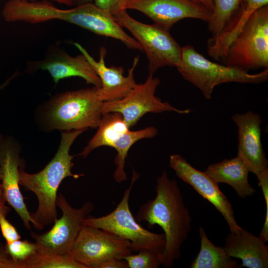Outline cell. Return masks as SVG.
Returning a JSON list of instances; mask_svg holds the SVG:
<instances>
[{
  "mask_svg": "<svg viewBox=\"0 0 268 268\" xmlns=\"http://www.w3.org/2000/svg\"><path fill=\"white\" fill-rule=\"evenodd\" d=\"M227 66L248 71L268 67V5L257 10L234 39Z\"/></svg>",
  "mask_w": 268,
  "mask_h": 268,
  "instance_id": "obj_8",
  "label": "cell"
},
{
  "mask_svg": "<svg viewBox=\"0 0 268 268\" xmlns=\"http://www.w3.org/2000/svg\"><path fill=\"white\" fill-rule=\"evenodd\" d=\"M125 8L141 12L168 31L182 19L195 18L208 22L211 15L197 0H128Z\"/></svg>",
  "mask_w": 268,
  "mask_h": 268,
  "instance_id": "obj_12",
  "label": "cell"
},
{
  "mask_svg": "<svg viewBox=\"0 0 268 268\" xmlns=\"http://www.w3.org/2000/svg\"><path fill=\"white\" fill-rule=\"evenodd\" d=\"M5 247L12 259L19 263L37 251L35 243L20 239L6 243Z\"/></svg>",
  "mask_w": 268,
  "mask_h": 268,
  "instance_id": "obj_27",
  "label": "cell"
},
{
  "mask_svg": "<svg viewBox=\"0 0 268 268\" xmlns=\"http://www.w3.org/2000/svg\"><path fill=\"white\" fill-rule=\"evenodd\" d=\"M201 3L204 6L209 10L211 13L213 10V2L212 0H197Z\"/></svg>",
  "mask_w": 268,
  "mask_h": 268,
  "instance_id": "obj_35",
  "label": "cell"
},
{
  "mask_svg": "<svg viewBox=\"0 0 268 268\" xmlns=\"http://www.w3.org/2000/svg\"><path fill=\"white\" fill-rule=\"evenodd\" d=\"M157 134V130L152 126L137 131L128 130L113 144L112 147L117 151L114 159L116 167L113 177L117 183H120L127 180V175L124 168L126 159L130 148L137 141L144 138H153Z\"/></svg>",
  "mask_w": 268,
  "mask_h": 268,
  "instance_id": "obj_23",
  "label": "cell"
},
{
  "mask_svg": "<svg viewBox=\"0 0 268 268\" xmlns=\"http://www.w3.org/2000/svg\"><path fill=\"white\" fill-rule=\"evenodd\" d=\"M86 130L63 132L59 148L55 156L40 171L28 173L24 165L19 168V185L27 191L33 193L38 200L36 211L31 213L34 224L38 230L54 222L57 218L56 201L59 187L66 178L77 179L81 174H73V156L69 153L70 147L76 139Z\"/></svg>",
  "mask_w": 268,
  "mask_h": 268,
  "instance_id": "obj_2",
  "label": "cell"
},
{
  "mask_svg": "<svg viewBox=\"0 0 268 268\" xmlns=\"http://www.w3.org/2000/svg\"><path fill=\"white\" fill-rule=\"evenodd\" d=\"M186 80L198 88L206 99L212 98L214 88L221 84L260 83L268 78V68L257 73L211 62L191 45L182 47L181 62L176 67Z\"/></svg>",
  "mask_w": 268,
  "mask_h": 268,
  "instance_id": "obj_5",
  "label": "cell"
},
{
  "mask_svg": "<svg viewBox=\"0 0 268 268\" xmlns=\"http://www.w3.org/2000/svg\"><path fill=\"white\" fill-rule=\"evenodd\" d=\"M0 268H20V264L12 259L5 245L0 242Z\"/></svg>",
  "mask_w": 268,
  "mask_h": 268,
  "instance_id": "obj_31",
  "label": "cell"
},
{
  "mask_svg": "<svg viewBox=\"0 0 268 268\" xmlns=\"http://www.w3.org/2000/svg\"><path fill=\"white\" fill-rule=\"evenodd\" d=\"M0 179H1V169H0Z\"/></svg>",
  "mask_w": 268,
  "mask_h": 268,
  "instance_id": "obj_38",
  "label": "cell"
},
{
  "mask_svg": "<svg viewBox=\"0 0 268 268\" xmlns=\"http://www.w3.org/2000/svg\"><path fill=\"white\" fill-rule=\"evenodd\" d=\"M159 79L149 74L144 82L135 86L123 98L112 101L103 102L102 113H120L129 128L134 126L140 119L148 113H160L174 112L179 114H188L191 109H179L167 102H163L155 96Z\"/></svg>",
  "mask_w": 268,
  "mask_h": 268,
  "instance_id": "obj_11",
  "label": "cell"
},
{
  "mask_svg": "<svg viewBox=\"0 0 268 268\" xmlns=\"http://www.w3.org/2000/svg\"><path fill=\"white\" fill-rule=\"evenodd\" d=\"M100 268H129V266L125 259L113 258L103 263Z\"/></svg>",
  "mask_w": 268,
  "mask_h": 268,
  "instance_id": "obj_32",
  "label": "cell"
},
{
  "mask_svg": "<svg viewBox=\"0 0 268 268\" xmlns=\"http://www.w3.org/2000/svg\"><path fill=\"white\" fill-rule=\"evenodd\" d=\"M18 143L10 137L0 141V183L6 200L19 216L25 227L31 229L34 220L28 211L19 188V168L23 164Z\"/></svg>",
  "mask_w": 268,
  "mask_h": 268,
  "instance_id": "obj_14",
  "label": "cell"
},
{
  "mask_svg": "<svg viewBox=\"0 0 268 268\" xmlns=\"http://www.w3.org/2000/svg\"><path fill=\"white\" fill-rule=\"evenodd\" d=\"M6 202V201L3 195L1 183L0 182V208H3V209L9 208V207H7L5 205V203Z\"/></svg>",
  "mask_w": 268,
  "mask_h": 268,
  "instance_id": "obj_34",
  "label": "cell"
},
{
  "mask_svg": "<svg viewBox=\"0 0 268 268\" xmlns=\"http://www.w3.org/2000/svg\"><path fill=\"white\" fill-rule=\"evenodd\" d=\"M169 165L179 178L191 185L220 212L227 223L230 232H236L241 228L235 220L232 205L219 189L218 183L205 172L197 170L183 156L177 154L170 156Z\"/></svg>",
  "mask_w": 268,
  "mask_h": 268,
  "instance_id": "obj_13",
  "label": "cell"
},
{
  "mask_svg": "<svg viewBox=\"0 0 268 268\" xmlns=\"http://www.w3.org/2000/svg\"></svg>",
  "mask_w": 268,
  "mask_h": 268,
  "instance_id": "obj_39",
  "label": "cell"
},
{
  "mask_svg": "<svg viewBox=\"0 0 268 268\" xmlns=\"http://www.w3.org/2000/svg\"><path fill=\"white\" fill-rule=\"evenodd\" d=\"M18 73H14L11 77L8 78L5 82H4L2 84L0 85V90L5 87L10 82V81L14 78L16 75H17ZM3 137V136L0 135V141Z\"/></svg>",
  "mask_w": 268,
  "mask_h": 268,
  "instance_id": "obj_36",
  "label": "cell"
},
{
  "mask_svg": "<svg viewBox=\"0 0 268 268\" xmlns=\"http://www.w3.org/2000/svg\"><path fill=\"white\" fill-rule=\"evenodd\" d=\"M268 5V0H241L239 6L219 33L208 42L207 53L215 60L225 61L230 44L252 14Z\"/></svg>",
  "mask_w": 268,
  "mask_h": 268,
  "instance_id": "obj_18",
  "label": "cell"
},
{
  "mask_svg": "<svg viewBox=\"0 0 268 268\" xmlns=\"http://www.w3.org/2000/svg\"><path fill=\"white\" fill-rule=\"evenodd\" d=\"M9 211V208H0V230L6 241V243H9L21 239V236L15 227L6 218V216Z\"/></svg>",
  "mask_w": 268,
  "mask_h": 268,
  "instance_id": "obj_28",
  "label": "cell"
},
{
  "mask_svg": "<svg viewBox=\"0 0 268 268\" xmlns=\"http://www.w3.org/2000/svg\"><path fill=\"white\" fill-rule=\"evenodd\" d=\"M257 177L261 187L266 204V217L262 231L267 233L268 232V169L264 170Z\"/></svg>",
  "mask_w": 268,
  "mask_h": 268,
  "instance_id": "obj_30",
  "label": "cell"
},
{
  "mask_svg": "<svg viewBox=\"0 0 268 268\" xmlns=\"http://www.w3.org/2000/svg\"><path fill=\"white\" fill-rule=\"evenodd\" d=\"M241 0H212L213 10L207 22L212 37L220 32L232 14L238 8Z\"/></svg>",
  "mask_w": 268,
  "mask_h": 268,
  "instance_id": "obj_25",
  "label": "cell"
},
{
  "mask_svg": "<svg viewBox=\"0 0 268 268\" xmlns=\"http://www.w3.org/2000/svg\"><path fill=\"white\" fill-rule=\"evenodd\" d=\"M266 243L259 236L241 228L237 232H230L224 248L230 256L241 259L244 267L267 268L268 247Z\"/></svg>",
  "mask_w": 268,
  "mask_h": 268,
  "instance_id": "obj_19",
  "label": "cell"
},
{
  "mask_svg": "<svg viewBox=\"0 0 268 268\" xmlns=\"http://www.w3.org/2000/svg\"><path fill=\"white\" fill-rule=\"evenodd\" d=\"M39 70L48 71L55 84L64 78L78 76L95 87L101 85L94 68L82 53L71 56L59 49L51 50L43 59L27 63V73H33Z\"/></svg>",
  "mask_w": 268,
  "mask_h": 268,
  "instance_id": "obj_15",
  "label": "cell"
},
{
  "mask_svg": "<svg viewBox=\"0 0 268 268\" xmlns=\"http://www.w3.org/2000/svg\"><path fill=\"white\" fill-rule=\"evenodd\" d=\"M74 45L91 64L100 78L101 85L98 88V93L103 102L115 101L123 98L137 84L134 72L139 62V57L134 59L127 75L125 76L123 67L106 66L105 58L107 50L104 47L100 49L99 60L96 61L80 44L76 42L74 43Z\"/></svg>",
  "mask_w": 268,
  "mask_h": 268,
  "instance_id": "obj_16",
  "label": "cell"
},
{
  "mask_svg": "<svg viewBox=\"0 0 268 268\" xmlns=\"http://www.w3.org/2000/svg\"><path fill=\"white\" fill-rule=\"evenodd\" d=\"M56 205L62 212L61 217L55 219L48 232L42 234L32 232L31 235L35 241L37 250L67 254L83 226L84 220L93 211L94 206L88 201L79 208H74L62 193L58 194Z\"/></svg>",
  "mask_w": 268,
  "mask_h": 268,
  "instance_id": "obj_10",
  "label": "cell"
},
{
  "mask_svg": "<svg viewBox=\"0 0 268 268\" xmlns=\"http://www.w3.org/2000/svg\"><path fill=\"white\" fill-rule=\"evenodd\" d=\"M137 253L124 258L129 268H158L161 265L160 256L154 252L144 250Z\"/></svg>",
  "mask_w": 268,
  "mask_h": 268,
  "instance_id": "obj_26",
  "label": "cell"
},
{
  "mask_svg": "<svg viewBox=\"0 0 268 268\" xmlns=\"http://www.w3.org/2000/svg\"><path fill=\"white\" fill-rule=\"evenodd\" d=\"M129 129L120 113H103L97 131L78 155L85 158L93 150L99 147H112L116 140Z\"/></svg>",
  "mask_w": 268,
  "mask_h": 268,
  "instance_id": "obj_21",
  "label": "cell"
},
{
  "mask_svg": "<svg viewBox=\"0 0 268 268\" xmlns=\"http://www.w3.org/2000/svg\"><path fill=\"white\" fill-rule=\"evenodd\" d=\"M200 251L190 265L191 268H238L237 262L230 256L224 247L214 245L202 227L199 228Z\"/></svg>",
  "mask_w": 268,
  "mask_h": 268,
  "instance_id": "obj_22",
  "label": "cell"
},
{
  "mask_svg": "<svg viewBox=\"0 0 268 268\" xmlns=\"http://www.w3.org/2000/svg\"><path fill=\"white\" fill-rule=\"evenodd\" d=\"M69 6H76L86 3L92 2L94 0H67Z\"/></svg>",
  "mask_w": 268,
  "mask_h": 268,
  "instance_id": "obj_33",
  "label": "cell"
},
{
  "mask_svg": "<svg viewBox=\"0 0 268 268\" xmlns=\"http://www.w3.org/2000/svg\"><path fill=\"white\" fill-rule=\"evenodd\" d=\"M133 253L129 241L101 229L83 225L69 254L86 268H100L105 261Z\"/></svg>",
  "mask_w": 268,
  "mask_h": 268,
  "instance_id": "obj_9",
  "label": "cell"
},
{
  "mask_svg": "<svg viewBox=\"0 0 268 268\" xmlns=\"http://www.w3.org/2000/svg\"><path fill=\"white\" fill-rule=\"evenodd\" d=\"M138 177L139 174L133 170L131 183L116 207L101 217L89 216L84 220L83 225L103 229L129 241L133 252L148 250L160 257L165 246L164 233H153L143 228L135 220L130 208L131 192Z\"/></svg>",
  "mask_w": 268,
  "mask_h": 268,
  "instance_id": "obj_6",
  "label": "cell"
},
{
  "mask_svg": "<svg viewBox=\"0 0 268 268\" xmlns=\"http://www.w3.org/2000/svg\"><path fill=\"white\" fill-rule=\"evenodd\" d=\"M155 192L154 199L139 207L136 219L147 222L149 228L155 225L161 227L166 243L160 262L170 268L181 256V246L191 230L192 218L177 182L170 179L165 171L156 179Z\"/></svg>",
  "mask_w": 268,
  "mask_h": 268,
  "instance_id": "obj_1",
  "label": "cell"
},
{
  "mask_svg": "<svg viewBox=\"0 0 268 268\" xmlns=\"http://www.w3.org/2000/svg\"><path fill=\"white\" fill-rule=\"evenodd\" d=\"M30 17L34 24L60 20L89 30L97 35L120 41L127 47L142 51L136 40L127 34L108 11L92 2L60 9L48 0H37L31 5Z\"/></svg>",
  "mask_w": 268,
  "mask_h": 268,
  "instance_id": "obj_4",
  "label": "cell"
},
{
  "mask_svg": "<svg viewBox=\"0 0 268 268\" xmlns=\"http://www.w3.org/2000/svg\"><path fill=\"white\" fill-rule=\"evenodd\" d=\"M116 22L127 29L146 55L149 74L164 67H175L181 62L182 47L169 33L160 26L141 22L123 10L113 16Z\"/></svg>",
  "mask_w": 268,
  "mask_h": 268,
  "instance_id": "obj_7",
  "label": "cell"
},
{
  "mask_svg": "<svg viewBox=\"0 0 268 268\" xmlns=\"http://www.w3.org/2000/svg\"><path fill=\"white\" fill-rule=\"evenodd\" d=\"M20 264V268H86L69 254L62 255L37 250Z\"/></svg>",
  "mask_w": 268,
  "mask_h": 268,
  "instance_id": "obj_24",
  "label": "cell"
},
{
  "mask_svg": "<svg viewBox=\"0 0 268 268\" xmlns=\"http://www.w3.org/2000/svg\"><path fill=\"white\" fill-rule=\"evenodd\" d=\"M204 172L218 184L230 185L241 198L244 199L255 193L256 190L248 181L250 171L238 156L211 164Z\"/></svg>",
  "mask_w": 268,
  "mask_h": 268,
  "instance_id": "obj_20",
  "label": "cell"
},
{
  "mask_svg": "<svg viewBox=\"0 0 268 268\" xmlns=\"http://www.w3.org/2000/svg\"><path fill=\"white\" fill-rule=\"evenodd\" d=\"M103 103L95 86L58 93L38 108L36 120L46 132L97 128Z\"/></svg>",
  "mask_w": 268,
  "mask_h": 268,
  "instance_id": "obj_3",
  "label": "cell"
},
{
  "mask_svg": "<svg viewBox=\"0 0 268 268\" xmlns=\"http://www.w3.org/2000/svg\"><path fill=\"white\" fill-rule=\"evenodd\" d=\"M232 119L238 128V156L250 172L258 176L268 169V161L261 139V116L252 111L236 113Z\"/></svg>",
  "mask_w": 268,
  "mask_h": 268,
  "instance_id": "obj_17",
  "label": "cell"
},
{
  "mask_svg": "<svg viewBox=\"0 0 268 268\" xmlns=\"http://www.w3.org/2000/svg\"><path fill=\"white\" fill-rule=\"evenodd\" d=\"M98 7L108 11L113 16L127 10L125 8L127 0H94Z\"/></svg>",
  "mask_w": 268,
  "mask_h": 268,
  "instance_id": "obj_29",
  "label": "cell"
},
{
  "mask_svg": "<svg viewBox=\"0 0 268 268\" xmlns=\"http://www.w3.org/2000/svg\"><path fill=\"white\" fill-rule=\"evenodd\" d=\"M26 0V1H34L36 0ZM52 1H55L61 4H63L67 5V6H69V3L67 0H49Z\"/></svg>",
  "mask_w": 268,
  "mask_h": 268,
  "instance_id": "obj_37",
  "label": "cell"
}]
</instances>
